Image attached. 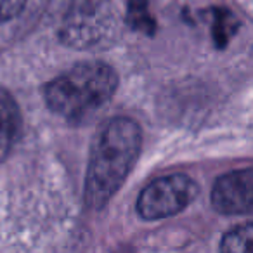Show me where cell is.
<instances>
[{
	"instance_id": "obj_1",
	"label": "cell",
	"mask_w": 253,
	"mask_h": 253,
	"mask_svg": "<svg viewBox=\"0 0 253 253\" xmlns=\"http://www.w3.org/2000/svg\"><path fill=\"white\" fill-rule=\"evenodd\" d=\"M142 149L139 123L126 116H115L99 128L92 142L85 173V205L101 210L123 186L137 163Z\"/></svg>"
},
{
	"instance_id": "obj_8",
	"label": "cell",
	"mask_w": 253,
	"mask_h": 253,
	"mask_svg": "<svg viewBox=\"0 0 253 253\" xmlns=\"http://www.w3.org/2000/svg\"><path fill=\"white\" fill-rule=\"evenodd\" d=\"M250 239H252V224L246 222L225 232L220 243V253H250Z\"/></svg>"
},
{
	"instance_id": "obj_2",
	"label": "cell",
	"mask_w": 253,
	"mask_h": 253,
	"mask_svg": "<svg viewBox=\"0 0 253 253\" xmlns=\"http://www.w3.org/2000/svg\"><path fill=\"white\" fill-rule=\"evenodd\" d=\"M118 88V73L102 61H82L43 87V101L54 115L78 125L104 108Z\"/></svg>"
},
{
	"instance_id": "obj_3",
	"label": "cell",
	"mask_w": 253,
	"mask_h": 253,
	"mask_svg": "<svg viewBox=\"0 0 253 253\" xmlns=\"http://www.w3.org/2000/svg\"><path fill=\"white\" fill-rule=\"evenodd\" d=\"M118 16L109 0H75L61 19L57 37L71 49H92L116 32Z\"/></svg>"
},
{
	"instance_id": "obj_7",
	"label": "cell",
	"mask_w": 253,
	"mask_h": 253,
	"mask_svg": "<svg viewBox=\"0 0 253 253\" xmlns=\"http://www.w3.org/2000/svg\"><path fill=\"white\" fill-rule=\"evenodd\" d=\"M126 23L135 32L153 35L156 32V19L151 16L146 0H130L126 5Z\"/></svg>"
},
{
	"instance_id": "obj_10",
	"label": "cell",
	"mask_w": 253,
	"mask_h": 253,
	"mask_svg": "<svg viewBox=\"0 0 253 253\" xmlns=\"http://www.w3.org/2000/svg\"><path fill=\"white\" fill-rule=\"evenodd\" d=\"M28 0H0V25L21 14Z\"/></svg>"
},
{
	"instance_id": "obj_6",
	"label": "cell",
	"mask_w": 253,
	"mask_h": 253,
	"mask_svg": "<svg viewBox=\"0 0 253 253\" xmlns=\"http://www.w3.org/2000/svg\"><path fill=\"white\" fill-rule=\"evenodd\" d=\"M21 109L11 92L0 87V162L9 158L21 137Z\"/></svg>"
},
{
	"instance_id": "obj_5",
	"label": "cell",
	"mask_w": 253,
	"mask_h": 253,
	"mask_svg": "<svg viewBox=\"0 0 253 253\" xmlns=\"http://www.w3.org/2000/svg\"><path fill=\"white\" fill-rule=\"evenodd\" d=\"M211 207L224 215H245L252 211L253 200V175L252 169L246 167L241 170L222 175L217 179L211 189Z\"/></svg>"
},
{
	"instance_id": "obj_4",
	"label": "cell",
	"mask_w": 253,
	"mask_h": 253,
	"mask_svg": "<svg viewBox=\"0 0 253 253\" xmlns=\"http://www.w3.org/2000/svg\"><path fill=\"white\" fill-rule=\"evenodd\" d=\"M198 193V184L186 173L160 177L141 191L137 200V213L144 220L172 217L189 207Z\"/></svg>"
},
{
	"instance_id": "obj_9",
	"label": "cell",
	"mask_w": 253,
	"mask_h": 253,
	"mask_svg": "<svg viewBox=\"0 0 253 253\" xmlns=\"http://www.w3.org/2000/svg\"><path fill=\"white\" fill-rule=\"evenodd\" d=\"M238 30V21L229 11H215L213 12V23H211V35H213V42L217 47H225L234 32Z\"/></svg>"
}]
</instances>
